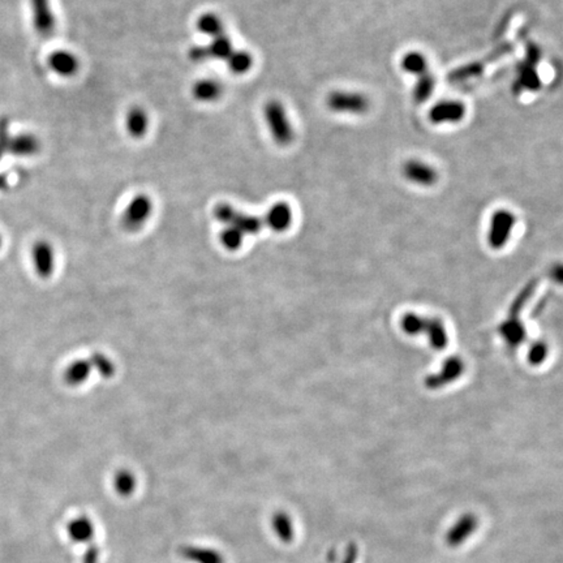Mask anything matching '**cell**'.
<instances>
[{"mask_svg": "<svg viewBox=\"0 0 563 563\" xmlns=\"http://www.w3.org/2000/svg\"><path fill=\"white\" fill-rule=\"evenodd\" d=\"M264 118L273 141L279 147H288L295 139V130L290 122L285 104L270 99L264 107Z\"/></svg>", "mask_w": 563, "mask_h": 563, "instance_id": "obj_1", "label": "cell"}, {"mask_svg": "<svg viewBox=\"0 0 563 563\" xmlns=\"http://www.w3.org/2000/svg\"><path fill=\"white\" fill-rule=\"evenodd\" d=\"M326 106L333 113L359 115V113H364L368 110L369 101L361 93L348 92V90H335V92H331L326 98Z\"/></svg>", "mask_w": 563, "mask_h": 563, "instance_id": "obj_2", "label": "cell"}, {"mask_svg": "<svg viewBox=\"0 0 563 563\" xmlns=\"http://www.w3.org/2000/svg\"><path fill=\"white\" fill-rule=\"evenodd\" d=\"M153 211L151 199L147 194H137L124 210L122 222L128 230H137L147 222Z\"/></svg>", "mask_w": 563, "mask_h": 563, "instance_id": "obj_3", "label": "cell"}, {"mask_svg": "<svg viewBox=\"0 0 563 563\" xmlns=\"http://www.w3.org/2000/svg\"><path fill=\"white\" fill-rule=\"evenodd\" d=\"M30 6L35 32L41 37H50L56 26L50 0H30Z\"/></svg>", "mask_w": 563, "mask_h": 563, "instance_id": "obj_4", "label": "cell"}, {"mask_svg": "<svg viewBox=\"0 0 563 563\" xmlns=\"http://www.w3.org/2000/svg\"><path fill=\"white\" fill-rule=\"evenodd\" d=\"M33 265L38 277L47 279L55 269V253L51 244L41 240L33 245Z\"/></svg>", "mask_w": 563, "mask_h": 563, "instance_id": "obj_5", "label": "cell"}, {"mask_svg": "<svg viewBox=\"0 0 563 563\" xmlns=\"http://www.w3.org/2000/svg\"><path fill=\"white\" fill-rule=\"evenodd\" d=\"M49 67L61 78H72L80 70V61L73 52L56 50L49 56Z\"/></svg>", "mask_w": 563, "mask_h": 563, "instance_id": "obj_6", "label": "cell"}, {"mask_svg": "<svg viewBox=\"0 0 563 563\" xmlns=\"http://www.w3.org/2000/svg\"><path fill=\"white\" fill-rule=\"evenodd\" d=\"M39 149H41L39 140L37 139L35 135L20 133L16 136L11 135L6 153L18 156V158H27V156H35L39 151Z\"/></svg>", "mask_w": 563, "mask_h": 563, "instance_id": "obj_7", "label": "cell"}, {"mask_svg": "<svg viewBox=\"0 0 563 563\" xmlns=\"http://www.w3.org/2000/svg\"><path fill=\"white\" fill-rule=\"evenodd\" d=\"M477 528V518L474 514L463 515L458 521L449 529L446 535V544L449 546H459L467 540Z\"/></svg>", "mask_w": 563, "mask_h": 563, "instance_id": "obj_8", "label": "cell"}, {"mask_svg": "<svg viewBox=\"0 0 563 563\" xmlns=\"http://www.w3.org/2000/svg\"><path fill=\"white\" fill-rule=\"evenodd\" d=\"M150 125V119L147 111L140 107L133 106L125 115V130L132 139L140 140L147 136Z\"/></svg>", "mask_w": 563, "mask_h": 563, "instance_id": "obj_9", "label": "cell"}, {"mask_svg": "<svg viewBox=\"0 0 563 563\" xmlns=\"http://www.w3.org/2000/svg\"><path fill=\"white\" fill-rule=\"evenodd\" d=\"M223 94L222 84L214 78H202L193 84L192 96L201 104H213Z\"/></svg>", "mask_w": 563, "mask_h": 563, "instance_id": "obj_10", "label": "cell"}, {"mask_svg": "<svg viewBox=\"0 0 563 563\" xmlns=\"http://www.w3.org/2000/svg\"><path fill=\"white\" fill-rule=\"evenodd\" d=\"M466 107L460 102L445 101L435 104L431 111V120L433 123H455L464 118Z\"/></svg>", "mask_w": 563, "mask_h": 563, "instance_id": "obj_11", "label": "cell"}, {"mask_svg": "<svg viewBox=\"0 0 563 563\" xmlns=\"http://www.w3.org/2000/svg\"><path fill=\"white\" fill-rule=\"evenodd\" d=\"M403 173L408 180L420 185H431L437 179V173L432 166L426 165L421 161H408L403 167Z\"/></svg>", "mask_w": 563, "mask_h": 563, "instance_id": "obj_12", "label": "cell"}, {"mask_svg": "<svg viewBox=\"0 0 563 563\" xmlns=\"http://www.w3.org/2000/svg\"><path fill=\"white\" fill-rule=\"evenodd\" d=\"M184 559L194 563H225V557L217 550L204 546L184 545L179 549Z\"/></svg>", "mask_w": 563, "mask_h": 563, "instance_id": "obj_13", "label": "cell"}, {"mask_svg": "<svg viewBox=\"0 0 563 563\" xmlns=\"http://www.w3.org/2000/svg\"><path fill=\"white\" fill-rule=\"evenodd\" d=\"M265 221L271 230L285 231L292 222L291 208L285 202H278L269 209Z\"/></svg>", "mask_w": 563, "mask_h": 563, "instance_id": "obj_14", "label": "cell"}, {"mask_svg": "<svg viewBox=\"0 0 563 563\" xmlns=\"http://www.w3.org/2000/svg\"><path fill=\"white\" fill-rule=\"evenodd\" d=\"M514 216L507 211H500L493 217L490 240L494 245H503L507 236L512 233Z\"/></svg>", "mask_w": 563, "mask_h": 563, "instance_id": "obj_15", "label": "cell"}, {"mask_svg": "<svg viewBox=\"0 0 563 563\" xmlns=\"http://www.w3.org/2000/svg\"><path fill=\"white\" fill-rule=\"evenodd\" d=\"M68 536L75 543H87L94 536V526L87 516H78L70 520L68 527Z\"/></svg>", "mask_w": 563, "mask_h": 563, "instance_id": "obj_16", "label": "cell"}, {"mask_svg": "<svg viewBox=\"0 0 563 563\" xmlns=\"http://www.w3.org/2000/svg\"><path fill=\"white\" fill-rule=\"evenodd\" d=\"M92 364L89 360H76L68 365L64 372V381L70 386H78L87 381L92 372Z\"/></svg>", "mask_w": 563, "mask_h": 563, "instance_id": "obj_17", "label": "cell"}, {"mask_svg": "<svg viewBox=\"0 0 563 563\" xmlns=\"http://www.w3.org/2000/svg\"><path fill=\"white\" fill-rule=\"evenodd\" d=\"M197 30L201 35H208L211 39L225 35V24L216 13H204L197 18Z\"/></svg>", "mask_w": 563, "mask_h": 563, "instance_id": "obj_18", "label": "cell"}, {"mask_svg": "<svg viewBox=\"0 0 563 563\" xmlns=\"http://www.w3.org/2000/svg\"><path fill=\"white\" fill-rule=\"evenodd\" d=\"M271 524H273V529H274L276 535L280 541H283L285 544H290L294 540V523L288 514L283 512L274 514Z\"/></svg>", "mask_w": 563, "mask_h": 563, "instance_id": "obj_19", "label": "cell"}, {"mask_svg": "<svg viewBox=\"0 0 563 563\" xmlns=\"http://www.w3.org/2000/svg\"><path fill=\"white\" fill-rule=\"evenodd\" d=\"M227 67L234 75H245L253 67V56L247 50H235L227 58Z\"/></svg>", "mask_w": 563, "mask_h": 563, "instance_id": "obj_20", "label": "cell"}, {"mask_svg": "<svg viewBox=\"0 0 563 563\" xmlns=\"http://www.w3.org/2000/svg\"><path fill=\"white\" fill-rule=\"evenodd\" d=\"M209 58L218 59V61H227L230 54L234 51V46L231 39L227 35H222L211 39V42L206 46Z\"/></svg>", "mask_w": 563, "mask_h": 563, "instance_id": "obj_21", "label": "cell"}, {"mask_svg": "<svg viewBox=\"0 0 563 563\" xmlns=\"http://www.w3.org/2000/svg\"><path fill=\"white\" fill-rule=\"evenodd\" d=\"M402 66H403L404 70H407L412 75H419V76L426 73V68H428L424 55H421L419 52H409V54H407L403 58V61H402Z\"/></svg>", "mask_w": 563, "mask_h": 563, "instance_id": "obj_22", "label": "cell"}, {"mask_svg": "<svg viewBox=\"0 0 563 563\" xmlns=\"http://www.w3.org/2000/svg\"><path fill=\"white\" fill-rule=\"evenodd\" d=\"M113 486L116 493L120 494L123 497H128L135 492L136 478L128 471H120L115 476Z\"/></svg>", "mask_w": 563, "mask_h": 563, "instance_id": "obj_23", "label": "cell"}, {"mask_svg": "<svg viewBox=\"0 0 563 563\" xmlns=\"http://www.w3.org/2000/svg\"><path fill=\"white\" fill-rule=\"evenodd\" d=\"M221 237L227 248L235 249L243 243L244 234L234 225H227L225 231L221 235Z\"/></svg>", "mask_w": 563, "mask_h": 563, "instance_id": "obj_24", "label": "cell"}, {"mask_svg": "<svg viewBox=\"0 0 563 563\" xmlns=\"http://www.w3.org/2000/svg\"><path fill=\"white\" fill-rule=\"evenodd\" d=\"M434 89V80L429 73H424L419 78L416 89H415V97L417 101H425L429 98Z\"/></svg>", "mask_w": 563, "mask_h": 563, "instance_id": "obj_25", "label": "cell"}, {"mask_svg": "<svg viewBox=\"0 0 563 563\" xmlns=\"http://www.w3.org/2000/svg\"><path fill=\"white\" fill-rule=\"evenodd\" d=\"M89 361H90V364H92L93 368H96L97 371L99 372V374H101L102 377L109 378V377L113 376V363H111L106 356L102 355V354H93L92 359H90Z\"/></svg>", "mask_w": 563, "mask_h": 563, "instance_id": "obj_26", "label": "cell"}, {"mask_svg": "<svg viewBox=\"0 0 563 563\" xmlns=\"http://www.w3.org/2000/svg\"><path fill=\"white\" fill-rule=\"evenodd\" d=\"M188 56L193 63H204V61H210L209 58L208 49L206 46H194L192 47Z\"/></svg>", "mask_w": 563, "mask_h": 563, "instance_id": "obj_27", "label": "cell"}, {"mask_svg": "<svg viewBox=\"0 0 563 563\" xmlns=\"http://www.w3.org/2000/svg\"><path fill=\"white\" fill-rule=\"evenodd\" d=\"M99 562V549L96 545H90L82 555V563Z\"/></svg>", "mask_w": 563, "mask_h": 563, "instance_id": "obj_28", "label": "cell"}, {"mask_svg": "<svg viewBox=\"0 0 563 563\" xmlns=\"http://www.w3.org/2000/svg\"><path fill=\"white\" fill-rule=\"evenodd\" d=\"M357 555H359L357 546L355 544H349V545L347 546L346 555H345V558H343V562L342 563H356Z\"/></svg>", "mask_w": 563, "mask_h": 563, "instance_id": "obj_29", "label": "cell"}, {"mask_svg": "<svg viewBox=\"0 0 563 563\" xmlns=\"http://www.w3.org/2000/svg\"><path fill=\"white\" fill-rule=\"evenodd\" d=\"M7 187V178L6 175L0 173V190H4Z\"/></svg>", "mask_w": 563, "mask_h": 563, "instance_id": "obj_30", "label": "cell"}, {"mask_svg": "<svg viewBox=\"0 0 563 563\" xmlns=\"http://www.w3.org/2000/svg\"><path fill=\"white\" fill-rule=\"evenodd\" d=\"M3 154H4V153H3V150L0 149V159H1V156H3Z\"/></svg>", "mask_w": 563, "mask_h": 563, "instance_id": "obj_31", "label": "cell"}, {"mask_svg": "<svg viewBox=\"0 0 563 563\" xmlns=\"http://www.w3.org/2000/svg\"><path fill=\"white\" fill-rule=\"evenodd\" d=\"M0 247H1V236H0Z\"/></svg>", "mask_w": 563, "mask_h": 563, "instance_id": "obj_32", "label": "cell"}]
</instances>
